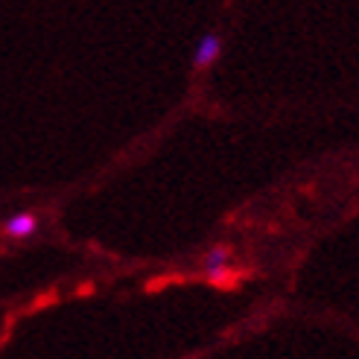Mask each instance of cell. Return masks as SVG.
<instances>
[{
	"label": "cell",
	"instance_id": "2",
	"mask_svg": "<svg viewBox=\"0 0 359 359\" xmlns=\"http://www.w3.org/2000/svg\"><path fill=\"white\" fill-rule=\"evenodd\" d=\"M39 228H41V219L35 217V213H29V210H21V213H12V217H6L4 234L12 237V240H29V237L39 234Z\"/></svg>",
	"mask_w": 359,
	"mask_h": 359
},
{
	"label": "cell",
	"instance_id": "3",
	"mask_svg": "<svg viewBox=\"0 0 359 359\" xmlns=\"http://www.w3.org/2000/svg\"><path fill=\"white\" fill-rule=\"evenodd\" d=\"M231 260H234V251H231L228 245H213V248H208L202 255L199 269L208 278H222L231 269Z\"/></svg>",
	"mask_w": 359,
	"mask_h": 359
},
{
	"label": "cell",
	"instance_id": "1",
	"mask_svg": "<svg viewBox=\"0 0 359 359\" xmlns=\"http://www.w3.org/2000/svg\"><path fill=\"white\" fill-rule=\"evenodd\" d=\"M222 47H225V41H222L219 32H205L202 39L196 41V47H193V65H196V70L210 67L213 62L222 56Z\"/></svg>",
	"mask_w": 359,
	"mask_h": 359
}]
</instances>
